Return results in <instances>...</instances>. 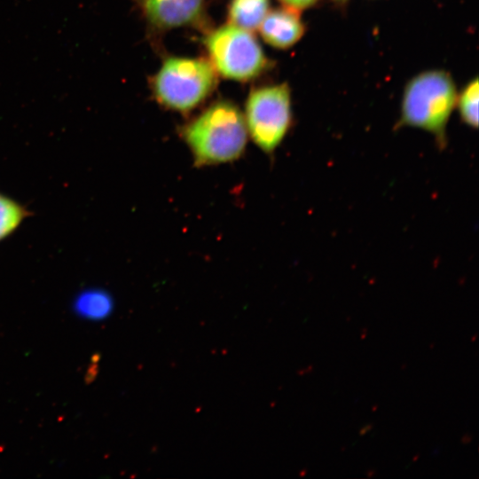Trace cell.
Wrapping results in <instances>:
<instances>
[{"mask_svg":"<svg viewBox=\"0 0 479 479\" xmlns=\"http://www.w3.org/2000/svg\"><path fill=\"white\" fill-rule=\"evenodd\" d=\"M196 167L231 162L244 153L247 129L239 108L230 102L212 105L182 130Z\"/></svg>","mask_w":479,"mask_h":479,"instance_id":"1","label":"cell"},{"mask_svg":"<svg viewBox=\"0 0 479 479\" xmlns=\"http://www.w3.org/2000/svg\"><path fill=\"white\" fill-rule=\"evenodd\" d=\"M455 101V88L449 75L443 71L420 74L404 90L399 124L432 134L437 146L444 149L446 126Z\"/></svg>","mask_w":479,"mask_h":479,"instance_id":"2","label":"cell"},{"mask_svg":"<svg viewBox=\"0 0 479 479\" xmlns=\"http://www.w3.org/2000/svg\"><path fill=\"white\" fill-rule=\"evenodd\" d=\"M215 81V72L208 62L172 58L157 74L154 92L167 107L185 112L192 109L208 96Z\"/></svg>","mask_w":479,"mask_h":479,"instance_id":"3","label":"cell"},{"mask_svg":"<svg viewBox=\"0 0 479 479\" xmlns=\"http://www.w3.org/2000/svg\"><path fill=\"white\" fill-rule=\"evenodd\" d=\"M245 122L255 145L267 154L274 153L292 122L287 86L281 84L254 90L247 102Z\"/></svg>","mask_w":479,"mask_h":479,"instance_id":"4","label":"cell"},{"mask_svg":"<svg viewBox=\"0 0 479 479\" xmlns=\"http://www.w3.org/2000/svg\"><path fill=\"white\" fill-rule=\"evenodd\" d=\"M206 43L216 68L225 77L247 80L257 75L265 66L256 39L248 30L233 24L214 31Z\"/></svg>","mask_w":479,"mask_h":479,"instance_id":"5","label":"cell"},{"mask_svg":"<svg viewBox=\"0 0 479 479\" xmlns=\"http://www.w3.org/2000/svg\"><path fill=\"white\" fill-rule=\"evenodd\" d=\"M296 11L288 7L267 14L260 25L264 40L279 48L295 43L303 34V25Z\"/></svg>","mask_w":479,"mask_h":479,"instance_id":"6","label":"cell"},{"mask_svg":"<svg viewBox=\"0 0 479 479\" xmlns=\"http://www.w3.org/2000/svg\"><path fill=\"white\" fill-rule=\"evenodd\" d=\"M203 0H144L149 20L161 27H174L192 21Z\"/></svg>","mask_w":479,"mask_h":479,"instance_id":"7","label":"cell"},{"mask_svg":"<svg viewBox=\"0 0 479 479\" xmlns=\"http://www.w3.org/2000/svg\"><path fill=\"white\" fill-rule=\"evenodd\" d=\"M74 307L75 312L82 318L101 320L111 314L114 301L104 290L90 289L77 296Z\"/></svg>","mask_w":479,"mask_h":479,"instance_id":"8","label":"cell"},{"mask_svg":"<svg viewBox=\"0 0 479 479\" xmlns=\"http://www.w3.org/2000/svg\"><path fill=\"white\" fill-rule=\"evenodd\" d=\"M268 0H233L230 18L233 25L246 30L257 28L268 11Z\"/></svg>","mask_w":479,"mask_h":479,"instance_id":"9","label":"cell"},{"mask_svg":"<svg viewBox=\"0 0 479 479\" xmlns=\"http://www.w3.org/2000/svg\"><path fill=\"white\" fill-rule=\"evenodd\" d=\"M25 216L26 212L19 203L0 194V240L11 234Z\"/></svg>","mask_w":479,"mask_h":479,"instance_id":"10","label":"cell"},{"mask_svg":"<svg viewBox=\"0 0 479 479\" xmlns=\"http://www.w3.org/2000/svg\"><path fill=\"white\" fill-rule=\"evenodd\" d=\"M478 82L475 79L463 90L459 99V114L465 124L471 128L478 126Z\"/></svg>","mask_w":479,"mask_h":479,"instance_id":"11","label":"cell"},{"mask_svg":"<svg viewBox=\"0 0 479 479\" xmlns=\"http://www.w3.org/2000/svg\"><path fill=\"white\" fill-rule=\"evenodd\" d=\"M289 8L299 10L312 5L317 0H281Z\"/></svg>","mask_w":479,"mask_h":479,"instance_id":"12","label":"cell"},{"mask_svg":"<svg viewBox=\"0 0 479 479\" xmlns=\"http://www.w3.org/2000/svg\"><path fill=\"white\" fill-rule=\"evenodd\" d=\"M373 424H367L365 427H364L360 432H359V435L360 436H363L365 435V433H367L369 430H371L373 428Z\"/></svg>","mask_w":479,"mask_h":479,"instance_id":"13","label":"cell"},{"mask_svg":"<svg viewBox=\"0 0 479 479\" xmlns=\"http://www.w3.org/2000/svg\"><path fill=\"white\" fill-rule=\"evenodd\" d=\"M471 440H472L471 436L466 435V436H464L462 437V440H461V441H462L463 444H468Z\"/></svg>","mask_w":479,"mask_h":479,"instance_id":"14","label":"cell"},{"mask_svg":"<svg viewBox=\"0 0 479 479\" xmlns=\"http://www.w3.org/2000/svg\"><path fill=\"white\" fill-rule=\"evenodd\" d=\"M374 474H375L374 471H373V470H371V471H369V473L367 474V476L371 477V476L374 475Z\"/></svg>","mask_w":479,"mask_h":479,"instance_id":"15","label":"cell"},{"mask_svg":"<svg viewBox=\"0 0 479 479\" xmlns=\"http://www.w3.org/2000/svg\"><path fill=\"white\" fill-rule=\"evenodd\" d=\"M418 458H419V455H416V456H414V458H413V461L417 460V459H418Z\"/></svg>","mask_w":479,"mask_h":479,"instance_id":"16","label":"cell"},{"mask_svg":"<svg viewBox=\"0 0 479 479\" xmlns=\"http://www.w3.org/2000/svg\"><path fill=\"white\" fill-rule=\"evenodd\" d=\"M373 411H375L376 408H377V406L375 405V406H373Z\"/></svg>","mask_w":479,"mask_h":479,"instance_id":"17","label":"cell"}]
</instances>
